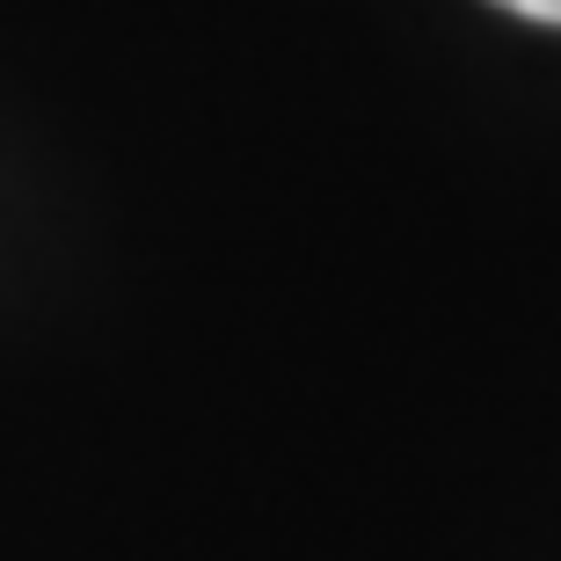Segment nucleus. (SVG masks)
Returning <instances> with one entry per match:
<instances>
[{
	"instance_id": "1",
	"label": "nucleus",
	"mask_w": 561,
	"mask_h": 561,
	"mask_svg": "<svg viewBox=\"0 0 561 561\" xmlns=\"http://www.w3.org/2000/svg\"><path fill=\"white\" fill-rule=\"evenodd\" d=\"M511 15H533V22H561V0H496Z\"/></svg>"
}]
</instances>
